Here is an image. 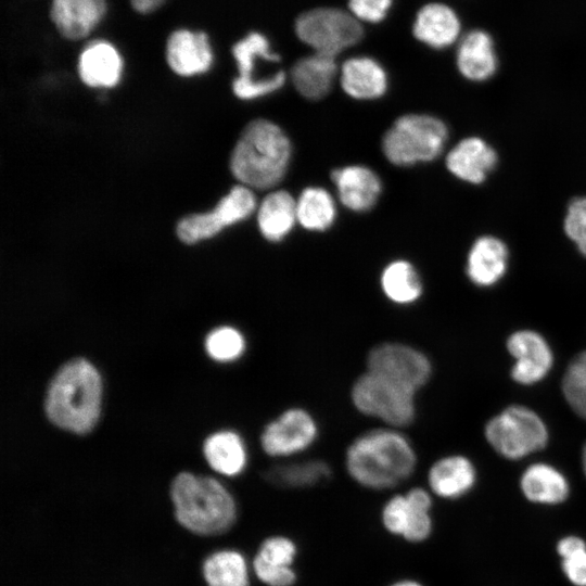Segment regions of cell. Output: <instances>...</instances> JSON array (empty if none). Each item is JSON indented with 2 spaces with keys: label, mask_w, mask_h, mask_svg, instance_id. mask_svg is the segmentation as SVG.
<instances>
[{
  "label": "cell",
  "mask_w": 586,
  "mask_h": 586,
  "mask_svg": "<svg viewBox=\"0 0 586 586\" xmlns=\"http://www.w3.org/2000/svg\"><path fill=\"white\" fill-rule=\"evenodd\" d=\"M582 467L584 470V474L586 476V444L584 445L583 453H582Z\"/></svg>",
  "instance_id": "b9f144b4"
},
{
  "label": "cell",
  "mask_w": 586,
  "mask_h": 586,
  "mask_svg": "<svg viewBox=\"0 0 586 586\" xmlns=\"http://www.w3.org/2000/svg\"><path fill=\"white\" fill-rule=\"evenodd\" d=\"M295 34L315 52L336 58L361 40L364 28L349 11L320 7L297 16Z\"/></svg>",
  "instance_id": "9c48e42d"
},
{
  "label": "cell",
  "mask_w": 586,
  "mask_h": 586,
  "mask_svg": "<svg viewBox=\"0 0 586 586\" xmlns=\"http://www.w3.org/2000/svg\"><path fill=\"white\" fill-rule=\"evenodd\" d=\"M566 578L575 586H586V546L561 557Z\"/></svg>",
  "instance_id": "f35d334b"
},
{
  "label": "cell",
  "mask_w": 586,
  "mask_h": 586,
  "mask_svg": "<svg viewBox=\"0 0 586 586\" xmlns=\"http://www.w3.org/2000/svg\"><path fill=\"white\" fill-rule=\"evenodd\" d=\"M433 495L423 486L392 493L382 504L380 524L385 533L409 544H421L433 533Z\"/></svg>",
  "instance_id": "30bf717a"
},
{
  "label": "cell",
  "mask_w": 586,
  "mask_h": 586,
  "mask_svg": "<svg viewBox=\"0 0 586 586\" xmlns=\"http://www.w3.org/2000/svg\"><path fill=\"white\" fill-rule=\"evenodd\" d=\"M166 0H129L131 8L139 14H150L158 10Z\"/></svg>",
  "instance_id": "ab89813d"
},
{
  "label": "cell",
  "mask_w": 586,
  "mask_h": 586,
  "mask_svg": "<svg viewBox=\"0 0 586 586\" xmlns=\"http://www.w3.org/2000/svg\"><path fill=\"white\" fill-rule=\"evenodd\" d=\"M365 369L399 382L417 393L433 375V364L422 349L396 340L372 345L365 357Z\"/></svg>",
  "instance_id": "8fae6325"
},
{
  "label": "cell",
  "mask_w": 586,
  "mask_h": 586,
  "mask_svg": "<svg viewBox=\"0 0 586 586\" xmlns=\"http://www.w3.org/2000/svg\"><path fill=\"white\" fill-rule=\"evenodd\" d=\"M507 351L513 359L512 380L524 386L543 381L553 367L555 356L548 341L537 331L522 329L507 339Z\"/></svg>",
  "instance_id": "5bb4252c"
},
{
  "label": "cell",
  "mask_w": 586,
  "mask_h": 586,
  "mask_svg": "<svg viewBox=\"0 0 586 586\" xmlns=\"http://www.w3.org/2000/svg\"><path fill=\"white\" fill-rule=\"evenodd\" d=\"M239 76L232 82L233 93L242 100H254L281 89L286 76L278 71L269 77L257 80L254 76L255 66L263 60L269 63L280 61V55L271 50L269 40L258 31H251L237 41L232 49Z\"/></svg>",
  "instance_id": "7c38bea8"
},
{
  "label": "cell",
  "mask_w": 586,
  "mask_h": 586,
  "mask_svg": "<svg viewBox=\"0 0 586 586\" xmlns=\"http://www.w3.org/2000/svg\"><path fill=\"white\" fill-rule=\"evenodd\" d=\"M509 266L506 243L492 234L477 237L467 255L466 275L479 288H492L502 280Z\"/></svg>",
  "instance_id": "e0dca14e"
},
{
  "label": "cell",
  "mask_w": 586,
  "mask_h": 586,
  "mask_svg": "<svg viewBox=\"0 0 586 586\" xmlns=\"http://www.w3.org/2000/svg\"><path fill=\"white\" fill-rule=\"evenodd\" d=\"M563 229L577 251L586 257V196L575 198L569 203Z\"/></svg>",
  "instance_id": "d590c367"
},
{
  "label": "cell",
  "mask_w": 586,
  "mask_h": 586,
  "mask_svg": "<svg viewBox=\"0 0 586 586\" xmlns=\"http://www.w3.org/2000/svg\"><path fill=\"white\" fill-rule=\"evenodd\" d=\"M476 481L472 461L460 454L445 455L431 463L426 473L428 489L433 496L454 500L468 494Z\"/></svg>",
  "instance_id": "ffe728a7"
},
{
  "label": "cell",
  "mask_w": 586,
  "mask_h": 586,
  "mask_svg": "<svg viewBox=\"0 0 586 586\" xmlns=\"http://www.w3.org/2000/svg\"><path fill=\"white\" fill-rule=\"evenodd\" d=\"M208 356L219 362L240 359L246 349L243 333L232 326H220L208 333L205 340Z\"/></svg>",
  "instance_id": "d6a6232c"
},
{
  "label": "cell",
  "mask_w": 586,
  "mask_h": 586,
  "mask_svg": "<svg viewBox=\"0 0 586 586\" xmlns=\"http://www.w3.org/2000/svg\"><path fill=\"white\" fill-rule=\"evenodd\" d=\"M418 393L382 374L364 370L349 387V400L361 416L380 425L406 430L417 419Z\"/></svg>",
  "instance_id": "5b68a950"
},
{
  "label": "cell",
  "mask_w": 586,
  "mask_h": 586,
  "mask_svg": "<svg viewBox=\"0 0 586 586\" xmlns=\"http://www.w3.org/2000/svg\"><path fill=\"white\" fill-rule=\"evenodd\" d=\"M336 207L331 194L319 187H308L296 200L297 222L311 231H323L335 219Z\"/></svg>",
  "instance_id": "1f68e13d"
},
{
  "label": "cell",
  "mask_w": 586,
  "mask_h": 586,
  "mask_svg": "<svg viewBox=\"0 0 586 586\" xmlns=\"http://www.w3.org/2000/svg\"><path fill=\"white\" fill-rule=\"evenodd\" d=\"M460 21L448 5L432 2L423 5L417 13L412 34L419 41L434 49L451 46L459 37Z\"/></svg>",
  "instance_id": "603a6c76"
},
{
  "label": "cell",
  "mask_w": 586,
  "mask_h": 586,
  "mask_svg": "<svg viewBox=\"0 0 586 586\" xmlns=\"http://www.w3.org/2000/svg\"><path fill=\"white\" fill-rule=\"evenodd\" d=\"M340 81L346 94L358 100H373L387 89L384 68L369 56L349 58L341 66Z\"/></svg>",
  "instance_id": "d4e9b609"
},
{
  "label": "cell",
  "mask_w": 586,
  "mask_h": 586,
  "mask_svg": "<svg viewBox=\"0 0 586 586\" xmlns=\"http://www.w3.org/2000/svg\"><path fill=\"white\" fill-rule=\"evenodd\" d=\"M332 476V466L321 458L275 461L264 471V479L269 485L285 491L311 489L328 483Z\"/></svg>",
  "instance_id": "d6986e66"
},
{
  "label": "cell",
  "mask_w": 586,
  "mask_h": 586,
  "mask_svg": "<svg viewBox=\"0 0 586 586\" xmlns=\"http://www.w3.org/2000/svg\"><path fill=\"white\" fill-rule=\"evenodd\" d=\"M456 65L471 81H485L494 76L498 63L492 37L483 30L468 33L458 44Z\"/></svg>",
  "instance_id": "cb8c5ba5"
},
{
  "label": "cell",
  "mask_w": 586,
  "mask_h": 586,
  "mask_svg": "<svg viewBox=\"0 0 586 586\" xmlns=\"http://www.w3.org/2000/svg\"><path fill=\"white\" fill-rule=\"evenodd\" d=\"M106 12V0H51L49 15L63 38L76 41L90 35Z\"/></svg>",
  "instance_id": "ac0fdd59"
},
{
  "label": "cell",
  "mask_w": 586,
  "mask_h": 586,
  "mask_svg": "<svg viewBox=\"0 0 586 586\" xmlns=\"http://www.w3.org/2000/svg\"><path fill=\"white\" fill-rule=\"evenodd\" d=\"M336 74L335 58L317 52L298 59L290 72L295 89L309 100L326 97L333 86Z\"/></svg>",
  "instance_id": "484cf974"
},
{
  "label": "cell",
  "mask_w": 586,
  "mask_h": 586,
  "mask_svg": "<svg viewBox=\"0 0 586 586\" xmlns=\"http://www.w3.org/2000/svg\"><path fill=\"white\" fill-rule=\"evenodd\" d=\"M561 388L571 409L586 421V351L570 361L562 378Z\"/></svg>",
  "instance_id": "836d02e7"
},
{
  "label": "cell",
  "mask_w": 586,
  "mask_h": 586,
  "mask_svg": "<svg viewBox=\"0 0 586 586\" xmlns=\"http://www.w3.org/2000/svg\"><path fill=\"white\" fill-rule=\"evenodd\" d=\"M296 221V200L284 190L267 194L257 211L258 229L270 242L283 240Z\"/></svg>",
  "instance_id": "4dcf8cb0"
},
{
  "label": "cell",
  "mask_w": 586,
  "mask_h": 586,
  "mask_svg": "<svg viewBox=\"0 0 586 586\" xmlns=\"http://www.w3.org/2000/svg\"><path fill=\"white\" fill-rule=\"evenodd\" d=\"M253 576L264 586H296L300 575L295 566H277L253 557Z\"/></svg>",
  "instance_id": "8d00e7d4"
},
{
  "label": "cell",
  "mask_w": 586,
  "mask_h": 586,
  "mask_svg": "<svg viewBox=\"0 0 586 586\" xmlns=\"http://www.w3.org/2000/svg\"><path fill=\"white\" fill-rule=\"evenodd\" d=\"M386 586H424L423 583L418 581L417 578L412 577H399L397 579L392 581Z\"/></svg>",
  "instance_id": "60d3db41"
},
{
  "label": "cell",
  "mask_w": 586,
  "mask_h": 586,
  "mask_svg": "<svg viewBox=\"0 0 586 586\" xmlns=\"http://www.w3.org/2000/svg\"><path fill=\"white\" fill-rule=\"evenodd\" d=\"M447 139V126L440 118L428 114H407L397 118L385 132L382 149L392 164L411 166L437 158Z\"/></svg>",
  "instance_id": "8992f818"
},
{
  "label": "cell",
  "mask_w": 586,
  "mask_h": 586,
  "mask_svg": "<svg viewBox=\"0 0 586 586\" xmlns=\"http://www.w3.org/2000/svg\"><path fill=\"white\" fill-rule=\"evenodd\" d=\"M520 487L527 500L539 505L561 504L570 494L565 475L546 462L528 466L521 475Z\"/></svg>",
  "instance_id": "f1b7e54d"
},
{
  "label": "cell",
  "mask_w": 586,
  "mask_h": 586,
  "mask_svg": "<svg viewBox=\"0 0 586 586\" xmlns=\"http://www.w3.org/2000/svg\"><path fill=\"white\" fill-rule=\"evenodd\" d=\"M298 555L300 547L293 537L273 533L259 542L253 557L271 565L295 566Z\"/></svg>",
  "instance_id": "e575fe53"
},
{
  "label": "cell",
  "mask_w": 586,
  "mask_h": 586,
  "mask_svg": "<svg viewBox=\"0 0 586 586\" xmlns=\"http://www.w3.org/2000/svg\"><path fill=\"white\" fill-rule=\"evenodd\" d=\"M256 208V198L251 188L238 184L217 203L214 209L181 218L176 226L179 240L194 244L209 239L225 227L246 219Z\"/></svg>",
  "instance_id": "4fadbf2b"
},
{
  "label": "cell",
  "mask_w": 586,
  "mask_h": 586,
  "mask_svg": "<svg viewBox=\"0 0 586 586\" xmlns=\"http://www.w3.org/2000/svg\"><path fill=\"white\" fill-rule=\"evenodd\" d=\"M419 456L405 430L375 425L345 447L343 466L349 480L371 492L395 491L415 474Z\"/></svg>",
  "instance_id": "6da1fadb"
},
{
  "label": "cell",
  "mask_w": 586,
  "mask_h": 586,
  "mask_svg": "<svg viewBox=\"0 0 586 586\" xmlns=\"http://www.w3.org/2000/svg\"><path fill=\"white\" fill-rule=\"evenodd\" d=\"M165 54L170 69L183 77L206 73L214 60L208 35L188 28H178L170 33Z\"/></svg>",
  "instance_id": "9a60e30c"
},
{
  "label": "cell",
  "mask_w": 586,
  "mask_h": 586,
  "mask_svg": "<svg viewBox=\"0 0 586 586\" xmlns=\"http://www.w3.org/2000/svg\"><path fill=\"white\" fill-rule=\"evenodd\" d=\"M489 446L501 457L520 460L542 450L549 432L542 417L523 405H511L491 418L484 429Z\"/></svg>",
  "instance_id": "52a82bcc"
},
{
  "label": "cell",
  "mask_w": 586,
  "mask_h": 586,
  "mask_svg": "<svg viewBox=\"0 0 586 586\" xmlns=\"http://www.w3.org/2000/svg\"><path fill=\"white\" fill-rule=\"evenodd\" d=\"M393 0H348V11L360 22H382Z\"/></svg>",
  "instance_id": "74e56055"
},
{
  "label": "cell",
  "mask_w": 586,
  "mask_h": 586,
  "mask_svg": "<svg viewBox=\"0 0 586 586\" xmlns=\"http://www.w3.org/2000/svg\"><path fill=\"white\" fill-rule=\"evenodd\" d=\"M252 564L234 548L209 553L202 563V576L207 586H251Z\"/></svg>",
  "instance_id": "f546056e"
},
{
  "label": "cell",
  "mask_w": 586,
  "mask_h": 586,
  "mask_svg": "<svg viewBox=\"0 0 586 586\" xmlns=\"http://www.w3.org/2000/svg\"><path fill=\"white\" fill-rule=\"evenodd\" d=\"M203 453L209 467L227 477L242 474L249 462L246 445L241 435L232 430H221L209 435Z\"/></svg>",
  "instance_id": "83f0119b"
},
{
  "label": "cell",
  "mask_w": 586,
  "mask_h": 586,
  "mask_svg": "<svg viewBox=\"0 0 586 586\" xmlns=\"http://www.w3.org/2000/svg\"><path fill=\"white\" fill-rule=\"evenodd\" d=\"M498 163L496 150L484 139L472 136L457 142L447 153L448 171L461 181L480 184Z\"/></svg>",
  "instance_id": "2e32d148"
},
{
  "label": "cell",
  "mask_w": 586,
  "mask_h": 586,
  "mask_svg": "<svg viewBox=\"0 0 586 586\" xmlns=\"http://www.w3.org/2000/svg\"><path fill=\"white\" fill-rule=\"evenodd\" d=\"M320 433L315 413L304 406L292 405L263 425L259 447L273 461L300 458L317 444Z\"/></svg>",
  "instance_id": "ba28073f"
},
{
  "label": "cell",
  "mask_w": 586,
  "mask_h": 586,
  "mask_svg": "<svg viewBox=\"0 0 586 586\" xmlns=\"http://www.w3.org/2000/svg\"><path fill=\"white\" fill-rule=\"evenodd\" d=\"M170 499L177 522L193 534L218 536L237 523V501L215 477L181 472L171 482Z\"/></svg>",
  "instance_id": "7a4b0ae2"
},
{
  "label": "cell",
  "mask_w": 586,
  "mask_h": 586,
  "mask_svg": "<svg viewBox=\"0 0 586 586\" xmlns=\"http://www.w3.org/2000/svg\"><path fill=\"white\" fill-rule=\"evenodd\" d=\"M123 60L118 50L106 40L87 44L78 59V74L89 87L111 88L118 84Z\"/></svg>",
  "instance_id": "7402d4cb"
},
{
  "label": "cell",
  "mask_w": 586,
  "mask_h": 586,
  "mask_svg": "<svg viewBox=\"0 0 586 586\" xmlns=\"http://www.w3.org/2000/svg\"><path fill=\"white\" fill-rule=\"evenodd\" d=\"M341 203L353 212H366L374 206L382 190L379 176L370 168L351 165L331 173Z\"/></svg>",
  "instance_id": "44dd1931"
},
{
  "label": "cell",
  "mask_w": 586,
  "mask_h": 586,
  "mask_svg": "<svg viewBox=\"0 0 586 586\" xmlns=\"http://www.w3.org/2000/svg\"><path fill=\"white\" fill-rule=\"evenodd\" d=\"M100 405V374L89 361L78 358L65 364L53 377L46 412L56 426L82 434L95 424Z\"/></svg>",
  "instance_id": "277c9868"
},
{
  "label": "cell",
  "mask_w": 586,
  "mask_h": 586,
  "mask_svg": "<svg viewBox=\"0 0 586 586\" xmlns=\"http://www.w3.org/2000/svg\"><path fill=\"white\" fill-rule=\"evenodd\" d=\"M291 154V142L277 124L254 119L245 126L234 145L230 170L245 187L270 189L283 179Z\"/></svg>",
  "instance_id": "3957f363"
},
{
  "label": "cell",
  "mask_w": 586,
  "mask_h": 586,
  "mask_svg": "<svg viewBox=\"0 0 586 586\" xmlns=\"http://www.w3.org/2000/svg\"><path fill=\"white\" fill-rule=\"evenodd\" d=\"M379 284L384 298L397 307L416 305L424 292L417 268L406 259H395L385 265Z\"/></svg>",
  "instance_id": "4316f807"
}]
</instances>
